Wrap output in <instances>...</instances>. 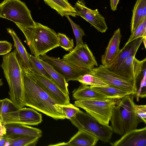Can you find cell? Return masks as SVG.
Returning a JSON list of instances; mask_svg holds the SVG:
<instances>
[{
    "instance_id": "1",
    "label": "cell",
    "mask_w": 146,
    "mask_h": 146,
    "mask_svg": "<svg viewBox=\"0 0 146 146\" xmlns=\"http://www.w3.org/2000/svg\"><path fill=\"white\" fill-rule=\"evenodd\" d=\"M24 86V104L56 120L66 119L55 107L60 104L32 79L22 72Z\"/></svg>"
},
{
    "instance_id": "2",
    "label": "cell",
    "mask_w": 146,
    "mask_h": 146,
    "mask_svg": "<svg viewBox=\"0 0 146 146\" xmlns=\"http://www.w3.org/2000/svg\"><path fill=\"white\" fill-rule=\"evenodd\" d=\"M26 38L32 54L40 58L48 51L59 47L57 34L53 30L35 22V26L25 27L15 23Z\"/></svg>"
},
{
    "instance_id": "3",
    "label": "cell",
    "mask_w": 146,
    "mask_h": 146,
    "mask_svg": "<svg viewBox=\"0 0 146 146\" xmlns=\"http://www.w3.org/2000/svg\"><path fill=\"white\" fill-rule=\"evenodd\" d=\"M1 66L9 86L10 99L18 109L24 107L22 71L14 50L3 56Z\"/></svg>"
},
{
    "instance_id": "4",
    "label": "cell",
    "mask_w": 146,
    "mask_h": 146,
    "mask_svg": "<svg viewBox=\"0 0 146 146\" xmlns=\"http://www.w3.org/2000/svg\"><path fill=\"white\" fill-rule=\"evenodd\" d=\"M133 95H128L119 99L113 109L111 126L113 133L118 135L122 136L136 129L143 122L135 112Z\"/></svg>"
},
{
    "instance_id": "5",
    "label": "cell",
    "mask_w": 146,
    "mask_h": 146,
    "mask_svg": "<svg viewBox=\"0 0 146 146\" xmlns=\"http://www.w3.org/2000/svg\"><path fill=\"white\" fill-rule=\"evenodd\" d=\"M69 120L78 130L92 134L104 143L110 142L113 133L111 126L101 124L86 112L80 110Z\"/></svg>"
},
{
    "instance_id": "6",
    "label": "cell",
    "mask_w": 146,
    "mask_h": 146,
    "mask_svg": "<svg viewBox=\"0 0 146 146\" xmlns=\"http://www.w3.org/2000/svg\"><path fill=\"white\" fill-rule=\"evenodd\" d=\"M0 17L25 27L35 26L31 11L21 0H4L0 3Z\"/></svg>"
},
{
    "instance_id": "7",
    "label": "cell",
    "mask_w": 146,
    "mask_h": 146,
    "mask_svg": "<svg viewBox=\"0 0 146 146\" xmlns=\"http://www.w3.org/2000/svg\"><path fill=\"white\" fill-rule=\"evenodd\" d=\"M117 103L113 98L106 100H82L75 101L74 105L84 110L100 123L108 125Z\"/></svg>"
},
{
    "instance_id": "8",
    "label": "cell",
    "mask_w": 146,
    "mask_h": 146,
    "mask_svg": "<svg viewBox=\"0 0 146 146\" xmlns=\"http://www.w3.org/2000/svg\"><path fill=\"white\" fill-rule=\"evenodd\" d=\"M62 59L70 66L87 74L89 73L95 66H98L95 57L86 44L76 46L64 56Z\"/></svg>"
},
{
    "instance_id": "9",
    "label": "cell",
    "mask_w": 146,
    "mask_h": 146,
    "mask_svg": "<svg viewBox=\"0 0 146 146\" xmlns=\"http://www.w3.org/2000/svg\"><path fill=\"white\" fill-rule=\"evenodd\" d=\"M89 73L99 78L109 86L131 92L134 95L136 93L137 89L135 80L118 75L102 65L94 68Z\"/></svg>"
},
{
    "instance_id": "10",
    "label": "cell",
    "mask_w": 146,
    "mask_h": 146,
    "mask_svg": "<svg viewBox=\"0 0 146 146\" xmlns=\"http://www.w3.org/2000/svg\"><path fill=\"white\" fill-rule=\"evenodd\" d=\"M42 121V115L35 110L23 107L5 114L2 123H21L26 125H38Z\"/></svg>"
},
{
    "instance_id": "11",
    "label": "cell",
    "mask_w": 146,
    "mask_h": 146,
    "mask_svg": "<svg viewBox=\"0 0 146 146\" xmlns=\"http://www.w3.org/2000/svg\"><path fill=\"white\" fill-rule=\"evenodd\" d=\"M25 74L60 104L67 105L70 103L69 96L64 93L51 79L30 71Z\"/></svg>"
},
{
    "instance_id": "12",
    "label": "cell",
    "mask_w": 146,
    "mask_h": 146,
    "mask_svg": "<svg viewBox=\"0 0 146 146\" xmlns=\"http://www.w3.org/2000/svg\"><path fill=\"white\" fill-rule=\"evenodd\" d=\"M83 0L78 1L74 7L78 16L90 23L98 31L105 33L108 29L104 18L97 9L92 10L86 6Z\"/></svg>"
},
{
    "instance_id": "13",
    "label": "cell",
    "mask_w": 146,
    "mask_h": 146,
    "mask_svg": "<svg viewBox=\"0 0 146 146\" xmlns=\"http://www.w3.org/2000/svg\"><path fill=\"white\" fill-rule=\"evenodd\" d=\"M40 58L50 65L63 76L67 82L70 80L77 81L80 76L87 74L82 70L70 66L62 59L49 56L46 54L42 56Z\"/></svg>"
},
{
    "instance_id": "14",
    "label": "cell",
    "mask_w": 146,
    "mask_h": 146,
    "mask_svg": "<svg viewBox=\"0 0 146 146\" xmlns=\"http://www.w3.org/2000/svg\"><path fill=\"white\" fill-rule=\"evenodd\" d=\"M146 60V58L139 60L135 58V56H131L126 59L119 69L114 72L123 77L134 80L136 82L143 70Z\"/></svg>"
},
{
    "instance_id": "15",
    "label": "cell",
    "mask_w": 146,
    "mask_h": 146,
    "mask_svg": "<svg viewBox=\"0 0 146 146\" xmlns=\"http://www.w3.org/2000/svg\"><path fill=\"white\" fill-rule=\"evenodd\" d=\"M110 144L112 146H145L146 127L131 130Z\"/></svg>"
},
{
    "instance_id": "16",
    "label": "cell",
    "mask_w": 146,
    "mask_h": 146,
    "mask_svg": "<svg viewBox=\"0 0 146 146\" xmlns=\"http://www.w3.org/2000/svg\"><path fill=\"white\" fill-rule=\"evenodd\" d=\"M146 38L141 37L137 38L123 47L113 62L106 67L111 71L115 72L126 59L131 56L135 55L140 46Z\"/></svg>"
},
{
    "instance_id": "17",
    "label": "cell",
    "mask_w": 146,
    "mask_h": 146,
    "mask_svg": "<svg viewBox=\"0 0 146 146\" xmlns=\"http://www.w3.org/2000/svg\"><path fill=\"white\" fill-rule=\"evenodd\" d=\"M121 35L120 29L115 31L110 39L105 53L101 56L102 65L105 67L109 66L121 52L119 45Z\"/></svg>"
},
{
    "instance_id": "18",
    "label": "cell",
    "mask_w": 146,
    "mask_h": 146,
    "mask_svg": "<svg viewBox=\"0 0 146 146\" xmlns=\"http://www.w3.org/2000/svg\"><path fill=\"white\" fill-rule=\"evenodd\" d=\"M7 30L13 39L14 51L22 72L27 74L31 70V66L28 52L15 31L13 29L9 28H7Z\"/></svg>"
},
{
    "instance_id": "19",
    "label": "cell",
    "mask_w": 146,
    "mask_h": 146,
    "mask_svg": "<svg viewBox=\"0 0 146 146\" xmlns=\"http://www.w3.org/2000/svg\"><path fill=\"white\" fill-rule=\"evenodd\" d=\"M99 140L94 135L85 131L78 130V132L67 142L50 145V146H93Z\"/></svg>"
},
{
    "instance_id": "20",
    "label": "cell",
    "mask_w": 146,
    "mask_h": 146,
    "mask_svg": "<svg viewBox=\"0 0 146 146\" xmlns=\"http://www.w3.org/2000/svg\"><path fill=\"white\" fill-rule=\"evenodd\" d=\"M6 134L14 136H37L42 135V132L37 128L19 123H9L5 125Z\"/></svg>"
},
{
    "instance_id": "21",
    "label": "cell",
    "mask_w": 146,
    "mask_h": 146,
    "mask_svg": "<svg viewBox=\"0 0 146 146\" xmlns=\"http://www.w3.org/2000/svg\"><path fill=\"white\" fill-rule=\"evenodd\" d=\"M72 93L73 97L76 100H106L111 99L93 90L90 86L82 84L78 88L75 89Z\"/></svg>"
},
{
    "instance_id": "22",
    "label": "cell",
    "mask_w": 146,
    "mask_h": 146,
    "mask_svg": "<svg viewBox=\"0 0 146 146\" xmlns=\"http://www.w3.org/2000/svg\"><path fill=\"white\" fill-rule=\"evenodd\" d=\"M45 3L55 10L62 17L70 15L76 17L78 16L74 7L68 0H43Z\"/></svg>"
},
{
    "instance_id": "23",
    "label": "cell",
    "mask_w": 146,
    "mask_h": 146,
    "mask_svg": "<svg viewBox=\"0 0 146 146\" xmlns=\"http://www.w3.org/2000/svg\"><path fill=\"white\" fill-rule=\"evenodd\" d=\"M39 61L45 69L50 76L51 80L66 95L69 96L68 89V84L64 77L56 71L50 65L46 62L41 60L40 58Z\"/></svg>"
},
{
    "instance_id": "24",
    "label": "cell",
    "mask_w": 146,
    "mask_h": 146,
    "mask_svg": "<svg viewBox=\"0 0 146 146\" xmlns=\"http://www.w3.org/2000/svg\"><path fill=\"white\" fill-rule=\"evenodd\" d=\"M90 86L93 90L110 98L119 100L128 95H134L131 92L111 86Z\"/></svg>"
},
{
    "instance_id": "25",
    "label": "cell",
    "mask_w": 146,
    "mask_h": 146,
    "mask_svg": "<svg viewBox=\"0 0 146 146\" xmlns=\"http://www.w3.org/2000/svg\"><path fill=\"white\" fill-rule=\"evenodd\" d=\"M6 135L9 138V141L10 146H35L42 136H14Z\"/></svg>"
},
{
    "instance_id": "26",
    "label": "cell",
    "mask_w": 146,
    "mask_h": 146,
    "mask_svg": "<svg viewBox=\"0 0 146 146\" xmlns=\"http://www.w3.org/2000/svg\"><path fill=\"white\" fill-rule=\"evenodd\" d=\"M146 6V0H137L132 10L131 23V34L141 23V20L144 9Z\"/></svg>"
},
{
    "instance_id": "27",
    "label": "cell",
    "mask_w": 146,
    "mask_h": 146,
    "mask_svg": "<svg viewBox=\"0 0 146 146\" xmlns=\"http://www.w3.org/2000/svg\"><path fill=\"white\" fill-rule=\"evenodd\" d=\"M82 85L91 86H104L109 85L98 77L90 73L80 76L77 80Z\"/></svg>"
},
{
    "instance_id": "28",
    "label": "cell",
    "mask_w": 146,
    "mask_h": 146,
    "mask_svg": "<svg viewBox=\"0 0 146 146\" xmlns=\"http://www.w3.org/2000/svg\"><path fill=\"white\" fill-rule=\"evenodd\" d=\"M31 66L30 71L44 76L51 79L50 76L39 61V58L27 53Z\"/></svg>"
},
{
    "instance_id": "29",
    "label": "cell",
    "mask_w": 146,
    "mask_h": 146,
    "mask_svg": "<svg viewBox=\"0 0 146 146\" xmlns=\"http://www.w3.org/2000/svg\"><path fill=\"white\" fill-rule=\"evenodd\" d=\"M54 106L58 111L65 115L66 119H69L74 116L80 110L74 105L70 103L67 105L57 104Z\"/></svg>"
},
{
    "instance_id": "30",
    "label": "cell",
    "mask_w": 146,
    "mask_h": 146,
    "mask_svg": "<svg viewBox=\"0 0 146 146\" xmlns=\"http://www.w3.org/2000/svg\"><path fill=\"white\" fill-rule=\"evenodd\" d=\"M18 109L10 99L6 98L0 100V122L2 123L3 116L5 114Z\"/></svg>"
},
{
    "instance_id": "31",
    "label": "cell",
    "mask_w": 146,
    "mask_h": 146,
    "mask_svg": "<svg viewBox=\"0 0 146 146\" xmlns=\"http://www.w3.org/2000/svg\"><path fill=\"white\" fill-rule=\"evenodd\" d=\"M141 37H146V19L141 23L134 32L131 34L124 46L135 39Z\"/></svg>"
},
{
    "instance_id": "32",
    "label": "cell",
    "mask_w": 146,
    "mask_h": 146,
    "mask_svg": "<svg viewBox=\"0 0 146 146\" xmlns=\"http://www.w3.org/2000/svg\"><path fill=\"white\" fill-rule=\"evenodd\" d=\"M70 21L76 38V46H77L84 44L82 37L85 35L84 31L77 24L74 22L70 18L69 15L65 16Z\"/></svg>"
},
{
    "instance_id": "33",
    "label": "cell",
    "mask_w": 146,
    "mask_h": 146,
    "mask_svg": "<svg viewBox=\"0 0 146 146\" xmlns=\"http://www.w3.org/2000/svg\"><path fill=\"white\" fill-rule=\"evenodd\" d=\"M58 39V44L66 51H70L74 47L73 39H70L65 34L58 33L57 34Z\"/></svg>"
},
{
    "instance_id": "34",
    "label": "cell",
    "mask_w": 146,
    "mask_h": 146,
    "mask_svg": "<svg viewBox=\"0 0 146 146\" xmlns=\"http://www.w3.org/2000/svg\"><path fill=\"white\" fill-rule=\"evenodd\" d=\"M134 109L135 112L139 118L143 122L146 123V105H137L135 104Z\"/></svg>"
},
{
    "instance_id": "35",
    "label": "cell",
    "mask_w": 146,
    "mask_h": 146,
    "mask_svg": "<svg viewBox=\"0 0 146 146\" xmlns=\"http://www.w3.org/2000/svg\"><path fill=\"white\" fill-rule=\"evenodd\" d=\"M12 44L6 40L0 41V55H4L11 50Z\"/></svg>"
},
{
    "instance_id": "36",
    "label": "cell",
    "mask_w": 146,
    "mask_h": 146,
    "mask_svg": "<svg viewBox=\"0 0 146 146\" xmlns=\"http://www.w3.org/2000/svg\"><path fill=\"white\" fill-rule=\"evenodd\" d=\"M7 134V129L5 125L0 122V138Z\"/></svg>"
},
{
    "instance_id": "37",
    "label": "cell",
    "mask_w": 146,
    "mask_h": 146,
    "mask_svg": "<svg viewBox=\"0 0 146 146\" xmlns=\"http://www.w3.org/2000/svg\"><path fill=\"white\" fill-rule=\"evenodd\" d=\"M120 0H110V3L111 9L113 11L117 10V5Z\"/></svg>"
},
{
    "instance_id": "38",
    "label": "cell",
    "mask_w": 146,
    "mask_h": 146,
    "mask_svg": "<svg viewBox=\"0 0 146 146\" xmlns=\"http://www.w3.org/2000/svg\"><path fill=\"white\" fill-rule=\"evenodd\" d=\"M9 139L8 136L6 135L0 138V146H5L6 142Z\"/></svg>"
},
{
    "instance_id": "39",
    "label": "cell",
    "mask_w": 146,
    "mask_h": 146,
    "mask_svg": "<svg viewBox=\"0 0 146 146\" xmlns=\"http://www.w3.org/2000/svg\"><path fill=\"white\" fill-rule=\"evenodd\" d=\"M2 79H0V86H2L3 85V82L2 81Z\"/></svg>"
},
{
    "instance_id": "40",
    "label": "cell",
    "mask_w": 146,
    "mask_h": 146,
    "mask_svg": "<svg viewBox=\"0 0 146 146\" xmlns=\"http://www.w3.org/2000/svg\"><path fill=\"white\" fill-rule=\"evenodd\" d=\"M146 38H145L143 41V43H144V46H145V48H146Z\"/></svg>"
}]
</instances>
